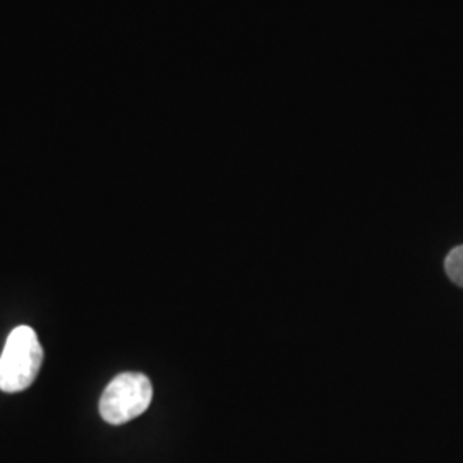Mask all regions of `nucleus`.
I'll list each match as a JSON object with an SVG mask.
<instances>
[{
  "instance_id": "f257e3e1",
  "label": "nucleus",
  "mask_w": 463,
  "mask_h": 463,
  "mask_svg": "<svg viewBox=\"0 0 463 463\" xmlns=\"http://www.w3.org/2000/svg\"><path fill=\"white\" fill-rule=\"evenodd\" d=\"M43 364V348L33 328L17 326L9 333L0 355V390L17 393L30 388Z\"/></svg>"
},
{
  "instance_id": "7ed1b4c3",
  "label": "nucleus",
  "mask_w": 463,
  "mask_h": 463,
  "mask_svg": "<svg viewBox=\"0 0 463 463\" xmlns=\"http://www.w3.org/2000/svg\"><path fill=\"white\" fill-rule=\"evenodd\" d=\"M445 269H447L449 280L463 288V246L451 249V252L448 254L447 261H445Z\"/></svg>"
},
{
  "instance_id": "f03ea898",
  "label": "nucleus",
  "mask_w": 463,
  "mask_h": 463,
  "mask_svg": "<svg viewBox=\"0 0 463 463\" xmlns=\"http://www.w3.org/2000/svg\"><path fill=\"white\" fill-rule=\"evenodd\" d=\"M153 400L151 381L141 373H122L109 383L99 398V415L112 426H122L148 411Z\"/></svg>"
}]
</instances>
